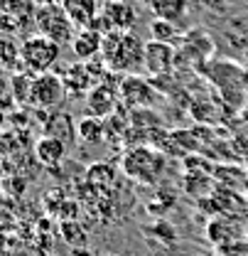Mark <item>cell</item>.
I'll return each mask as SVG.
<instances>
[{
    "instance_id": "29",
    "label": "cell",
    "mask_w": 248,
    "mask_h": 256,
    "mask_svg": "<svg viewBox=\"0 0 248 256\" xmlns=\"http://www.w3.org/2000/svg\"><path fill=\"white\" fill-rule=\"evenodd\" d=\"M135 2H140V5H150L153 0H135Z\"/></svg>"
},
{
    "instance_id": "13",
    "label": "cell",
    "mask_w": 248,
    "mask_h": 256,
    "mask_svg": "<svg viewBox=\"0 0 248 256\" xmlns=\"http://www.w3.org/2000/svg\"><path fill=\"white\" fill-rule=\"evenodd\" d=\"M59 2H62L64 12L69 15V20L74 22V28H79V30L91 28L96 15L101 12L98 0H59Z\"/></svg>"
},
{
    "instance_id": "1",
    "label": "cell",
    "mask_w": 248,
    "mask_h": 256,
    "mask_svg": "<svg viewBox=\"0 0 248 256\" xmlns=\"http://www.w3.org/2000/svg\"><path fill=\"white\" fill-rule=\"evenodd\" d=\"M145 44L133 32H108L103 34L101 57L113 74H138L145 66Z\"/></svg>"
},
{
    "instance_id": "5",
    "label": "cell",
    "mask_w": 248,
    "mask_h": 256,
    "mask_svg": "<svg viewBox=\"0 0 248 256\" xmlns=\"http://www.w3.org/2000/svg\"><path fill=\"white\" fill-rule=\"evenodd\" d=\"M66 86L64 79L47 72V74H37L32 82V94H30V106L37 111H54L64 98H66Z\"/></svg>"
},
{
    "instance_id": "15",
    "label": "cell",
    "mask_w": 248,
    "mask_h": 256,
    "mask_svg": "<svg viewBox=\"0 0 248 256\" xmlns=\"http://www.w3.org/2000/svg\"><path fill=\"white\" fill-rule=\"evenodd\" d=\"M103 121H106V118H96V116H84V118H79V124H76V136H79L84 143H93V146L103 143V140H106V133H108V128H106Z\"/></svg>"
},
{
    "instance_id": "20",
    "label": "cell",
    "mask_w": 248,
    "mask_h": 256,
    "mask_svg": "<svg viewBox=\"0 0 248 256\" xmlns=\"http://www.w3.org/2000/svg\"><path fill=\"white\" fill-rule=\"evenodd\" d=\"M17 62H22L20 60V47L12 40H0V64L12 69Z\"/></svg>"
},
{
    "instance_id": "30",
    "label": "cell",
    "mask_w": 248,
    "mask_h": 256,
    "mask_svg": "<svg viewBox=\"0 0 248 256\" xmlns=\"http://www.w3.org/2000/svg\"><path fill=\"white\" fill-rule=\"evenodd\" d=\"M246 239H248V224H246Z\"/></svg>"
},
{
    "instance_id": "22",
    "label": "cell",
    "mask_w": 248,
    "mask_h": 256,
    "mask_svg": "<svg viewBox=\"0 0 248 256\" xmlns=\"http://www.w3.org/2000/svg\"><path fill=\"white\" fill-rule=\"evenodd\" d=\"M148 232L157 234V239H162V244H167V246H172V244H175V236H177L175 226L170 222H165V220H160V222H157L153 229H148Z\"/></svg>"
},
{
    "instance_id": "19",
    "label": "cell",
    "mask_w": 248,
    "mask_h": 256,
    "mask_svg": "<svg viewBox=\"0 0 248 256\" xmlns=\"http://www.w3.org/2000/svg\"><path fill=\"white\" fill-rule=\"evenodd\" d=\"M113 178H116V172H113V168L111 165H106V162H96L89 168V180H91L93 185H111L113 182Z\"/></svg>"
},
{
    "instance_id": "23",
    "label": "cell",
    "mask_w": 248,
    "mask_h": 256,
    "mask_svg": "<svg viewBox=\"0 0 248 256\" xmlns=\"http://www.w3.org/2000/svg\"><path fill=\"white\" fill-rule=\"evenodd\" d=\"M10 98H12V92H10V79H5L0 74V111L10 106Z\"/></svg>"
},
{
    "instance_id": "24",
    "label": "cell",
    "mask_w": 248,
    "mask_h": 256,
    "mask_svg": "<svg viewBox=\"0 0 248 256\" xmlns=\"http://www.w3.org/2000/svg\"><path fill=\"white\" fill-rule=\"evenodd\" d=\"M42 252L32 244H17L15 249H10V256H39Z\"/></svg>"
},
{
    "instance_id": "17",
    "label": "cell",
    "mask_w": 248,
    "mask_h": 256,
    "mask_svg": "<svg viewBox=\"0 0 248 256\" xmlns=\"http://www.w3.org/2000/svg\"><path fill=\"white\" fill-rule=\"evenodd\" d=\"M32 82H34V74H15L10 79V92H12V101L15 104H30V94H32Z\"/></svg>"
},
{
    "instance_id": "2",
    "label": "cell",
    "mask_w": 248,
    "mask_h": 256,
    "mask_svg": "<svg viewBox=\"0 0 248 256\" xmlns=\"http://www.w3.org/2000/svg\"><path fill=\"white\" fill-rule=\"evenodd\" d=\"M62 54V44H57L54 40L44 37V34H32L20 44V60L25 72L30 74H47L52 72V66L59 62Z\"/></svg>"
},
{
    "instance_id": "25",
    "label": "cell",
    "mask_w": 248,
    "mask_h": 256,
    "mask_svg": "<svg viewBox=\"0 0 248 256\" xmlns=\"http://www.w3.org/2000/svg\"><path fill=\"white\" fill-rule=\"evenodd\" d=\"M2 170H5V162L0 160V188H2V182H5V178H2Z\"/></svg>"
},
{
    "instance_id": "18",
    "label": "cell",
    "mask_w": 248,
    "mask_h": 256,
    "mask_svg": "<svg viewBox=\"0 0 248 256\" xmlns=\"http://www.w3.org/2000/svg\"><path fill=\"white\" fill-rule=\"evenodd\" d=\"M150 37L157 40V42H167V44H172L175 40H177V25L175 22H170V20H162V18H155V20H150Z\"/></svg>"
},
{
    "instance_id": "31",
    "label": "cell",
    "mask_w": 248,
    "mask_h": 256,
    "mask_svg": "<svg viewBox=\"0 0 248 256\" xmlns=\"http://www.w3.org/2000/svg\"><path fill=\"white\" fill-rule=\"evenodd\" d=\"M244 2H248V0H244Z\"/></svg>"
},
{
    "instance_id": "12",
    "label": "cell",
    "mask_w": 248,
    "mask_h": 256,
    "mask_svg": "<svg viewBox=\"0 0 248 256\" xmlns=\"http://www.w3.org/2000/svg\"><path fill=\"white\" fill-rule=\"evenodd\" d=\"M66 156V143L57 136H42L37 143H34V160L44 168H57Z\"/></svg>"
},
{
    "instance_id": "3",
    "label": "cell",
    "mask_w": 248,
    "mask_h": 256,
    "mask_svg": "<svg viewBox=\"0 0 248 256\" xmlns=\"http://www.w3.org/2000/svg\"><path fill=\"white\" fill-rule=\"evenodd\" d=\"M34 25L39 34L54 40L57 44H71L76 28L74 22L69 20V15L64 12L62 2H52V5H42L37 12H34Z\"/></svg>"
},
{
    "instance_id": "4",
    "label": "cell",
    "mask_w": 248,
    "mask_h": 256,
    "mask_svg": "<svg viewBox=\"0 0 248 256\" xmlns=\"http://www.w3.org/2000/svg\"><path fill=\"white\" fill-rule=\"evenodd\" d=\"M165 170V158L153 148H130L123 158V172L130 175L133 180H140L145 185H155L157 178Z\"/></svg>"
},
{
    "instance_id": "32",
    "label": "cell",
    "mask_w": 248,
    "mask_h": 256,
    "mask_svg": "<svg viewBox=\"0 0 248 256\" xmlns=\"http://www.w3.org/2000/svg\"><path fill=\"white\" fill-rule=\"evenodd\" d=\"M44 256H47V254H44Z\"/></svg>"
},
{
    "instance_id": "14",
    "label": "cell",
    "mask_w": 248,
    "mask_h": 256,
    "mask_svg": "<svg viewBox=\"0 0 248 256\" xmlns=\"http://www.w3.org/2000/svg\"><path fill=\"white\" fill-rule=\"evenodd\" d=\"M64 86H66V94L69 96H81V94H89L93 86V76L89 72V66L84 62H76L71 64L66 72H64Z\"/></svg>"
},
{
    "instance_id": "9",
    "label": "cell",
    "mask_w": 248,
    "mask_h": 256,
    "mask_svg": "<svg viewBox=\"0 0 248 256\" xmlns=\"http://www.w3.org/2000/svg\"><path fill=\"white\" fill-rule=\"evenodd\" d=\"M118 98H121L118 86L101 82L86 94V111H89V116H96V118H108L116 114Z\"/></svg>"
},
{
    "instance_id": "8",
    "label": "cell",
    "mask_w": 248,
    "mask_h": 256,
    "mask_svg": "<svg viewBox=\"0 0 248 256\" xmlns=\"http://www.w3.org/2000/svg\"><path fill=\"white\" fill-rule=\"evenodd\" d=\"M207 239L217 246V249H226L241 239H246V226L239 222L236 217H214L207 224Z\"/></svg>"
},
{
    "instance_id": "27",
    "label": "cell",
    "mask_w": 248,
    "mask_h": 256,
    "mask_svg": "<svg viewBox=\"0 0 248 256\" xmlns=\"http://www.w3.org/2000/svg\"><path fill=\"white\" fill-rule=\"evenodd\" d=\"M2 126H5V114L0 111V130H2Z\"/></svg>"
},
{
    "instance_id": "28",
    "label": "cell",
    "mask_w": 248,
    "mask_h": 256,
    "mask_svg": "<svg viewBox=\"0 0 248 256\" xmlns=\"http://www.w3.org/2000/svg\"><path fill=\"white\" fill-rule=\"evenodd\" d=\"M244 86H248V69H244Z\"/></svg>"
},
{
    "instance_id": "7",
    "label": "cell",
    "mask_w": 248,
    "mask_h": 256,
    "mask_svg": "<svg viewBox=\"0 0 248 256\" xmlns=\"http://www.w3.org/2000/svg\"><path fill=\"white\" fill-rule=\"evenodd\" d=\"M177 64V50L167 42H157L150 40L145 44V72L150 76H165V74H172Z\"/></svg>"
},
{
    "instance_id": "6",
    "label": "cell",
    "mask_w": 248,
    "mask_h": 256,
    "mask_svg": "<svg viewBox=\"0 0 248 256\" xmlns=\"http://www.w3.org/2000/svg\"><path fill=\"white\" fill-rule=\"evenodd\" d=\"M118 92H121V98L128 108H150L157 98V89L153 86L150 79H143L138 74H128L125 79H121L118 84Z\"/></svg>"
},
{
    "instance_id": "21",
    "label": "cell",
    "mask_w": 248,
    "mask_h": 256,
    "mask_svg": "<svg viewBox=\"0 0 248 256\" xmlns=\"http://www.w3.org/2000/svg\"><path fill=\"white\" fill-rule=\"evenodd\" d=\"M59 232H62V236L71 244V246L86 244V234H84V229H81L76 222H71V220H64L62 226H59Z\"/></svg>"
},
{
    "instance_id": "11",
    "label": "cell",
    "mask_w": 248,
    "mask_h": 256,
    "mask_svg": "<svg viewBox=\"0 0 248 256\" xmlns=\"http://www.w3.org/2000/svg\"><path fill=\"white\" fill-rule=\"evenodd\" d=\"M101 50H103V34L101 32L91 30V28L76 30L74 40H71V52L79 62H91L96 57H101Z\"/></svg>"
},
{
    "instance_id": "10",
    "label": "cell",
    "mask_w": 248,
    "mask_h": 256,
    "mask_svg": "<svg viewBox=\"0 0 248 256\" xmlns=\"http://www.w3.org/2000/svg\"><path fill=\"white\" fill-rule=\"evenodd\" d=\"M101 12L106 15L111 28L118 32H130L135 20H138V12H135L133 2H128V0H106Z\"/></svg>"
},
{
    "instance_id": "16",
    "label": "cell",
    "mask_w": 248,
    "mask_h": 256,
    "mask_svg": "<svg viewBox=\"0 0 248 256\" xmlns=\"http://www.w3.org/2000/svg\"><path fill=\"white\" fill-rule=\"evenodd\" d=\"M150 8H153L155 18L170 20V22H177L187 15V0H153Z\"/></svg>"
},
{
    "instance_id": "26",
    "label": "cell",
    "mask_w": 248,
    "mask_h": 256,
    "mask_svg": "<svg viewBox=\"0 0 248 256\" xmlns=\"http://www.w3.org/2000/svg\"><path fill=\"white\" fill-rule=\"evenodd\" d=\"M37 5H52V2H57V0H34Z\"/></svg>"
}]
</instances>
